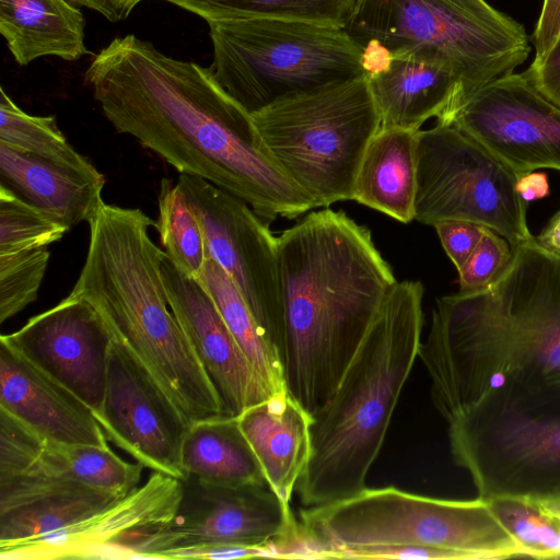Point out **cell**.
Here are the masks:
<instances>
[{"label":"cell","mask_w":560,"mask_h":560,"mask_svg":"<svg viewBox=\"0 0 560 560\" xmlns=\"http://www.w3.org/2000/svg\"><path fill=\"white\" fill-rule=\"evenodd\" d=\"M37 467L50 479L124 497L138 487L143 466L121 459L109 446L45 441L37 456Z\"/></svg>","instance_id":"cell-26"},{"label":"cell","mask_w":560,"mask_h":560,"mask_svg":"<svg viewBox=\"0 0 560 560\" xmlns=\"http://www.w3.org/2000/svg\"><path fill=\"white\" fill-rule=\"evenodd\" d=\"M393 60L392 52L375 39H371L362 46L361 65L368 77L386 71Z\"/></svg>","instance_id":"cell-40"},{"label":"cell","mask_w":560,"mask_h":560,"mask_svg":"<svg viewBox=\"0 0 560 560\" xmlns=\"http://www.w3.org/2000/svg\"><path fill=\"white\" fill-rule=\"evenodd\" d=\"M0 144L80 170L95 167L67 141L58 128L55 116H34L25 113L3 88L0 90Z\"/></svg>","instance_id":"cell-30"},{"label":"cell","mask_w":560,"mask_h":560,"mask_svg":"<svg viewBox=\"0 0 560 560\" xmlns=\"http://www.w3.org/2000/svg\"><path fill=\"white\" fill-rule=\"evenodd\" d=\"M268 150L318 207L352 200L364 151L381 128L366 73L252 114Z\"/></svg>","instance_id":"cell-10"},{"label":"cell","mask_w":560,"mask_h":560,"mask_svg":"<svg viewBox=\"0 0 560 560\" xmlns=\"http://www.w3.org/2000/svg\"><path fill=\"white\" fill-rule=\"evenodd\" d=\"M89 225L86 258L70 294L93 305L189 423L225 416L170 306L163 250L149 234L155 222L138 208L104 202Z\"/></svg>","instance_id":"cell-4"},{"label":"cell","mask_w":560,"mask_h":560,"mask_svg":"<svg viewBox=\"0 0 560 560\" xmlns=\"http://www.w3.org/2000/svg\"><path fill=\"white\" fill-rule=\"evenodd\" d=\"M277 241L283 377L313 415L334 394L397 281L371 231L341 210L310 212Z\"/></svg>","instance_id":"cell-2"},{"label":"cell","mask_w":560,"mask_h":560,"mask_svg":"<svg viewBox=\"0 0 560 560\" xmlns=\"http://www.w3.org/2000/svg\"><path fill=\"white\" fill-rule=\"evenodd\" d=\"M444 125L464 131L517 178L540 168L560 171V106L525 72L481 88Z\"/></svg>","instance_id":"cell-14"},{"label":"cell","mask_w":560,"mask_h":560,"mask_svg":"<svg viewBox=\"0 0 560 560\" xmlns=\"http://www.w3.org/2000/svg\"><path fill=\"white\" fill-rule=\"evenodd\" d=\"M423 294L420 281L395 283L334 394L312 415L311 456L296 485L305 508L348 499L366 487L418 358Z\"/></svg>","instance_id":"cell-5"},{"label":"cell","mask_w":560,"mask_h":560,"mask_svg":"<svg viewBox=\"0 0 560 560\" xmlns=\"http://www.w3.org/2000/svg\"><path fill=\"white\" fill-rule=\"evenodd\" d=\"M535 241L547 252L560 257V208L535 236Z\"/></svg>","instance_id":"cell-43"},{"label":"cell","mask_w":560,"mask_h":560,"mask_svg":"<svg viewBox=\"0 0 560 560\" xmlns=\"http://www.w3.org/2000/svg\"><path fill=\"white\" fill-rule=\"evenodd\" d=\"M85 21L68 0H0V32L19 66L54 56L75 61L91 55Z\"/></svg>","instance_id":"cell-23"},{"label":"cell","mask_w":560,"mask_h":560,"mask_svg":"<svg viewBox=\"0 0 560 560\" xmlns=\"http://www.w3.org/2000/svg\"><path fill=\"white\" fill-rule=\"evenodd\" d=\"M68 231L45 212L0 188V254L46 247Z\"/></svg>","instance_id":"cell-32"},{"label":"cell","mask_w":560,"mask_h":560,"mask_svg":"<svg viewBox=\"0 0 560 560\" xmlns=\"http://www.w3.org/2000/svg\"><path fill=\"white\" fill-rule=\"evenodd\" d=\"M418 131L380 128L360 162L352 200L401 223L415 220Z\"/></svg>","instance_id":"cell-24"},{"label":"cell","mask_w":560,"mask_h":560,"mask_svg":"<svg viewBox=\"0 0 560 560\" xmlns=\"http://www.w3.org/2000/svg\"><path fill=\"white\" fill-rule=\"evenodd\" d=\"M0 409L39 436L68 445L107 447L93 411L0 339Z\"/></svg>","instance_id":"cell-19"},{"label":"cell","mask_w":560,"mask_h":560,"mask_svg":"<svg viewBox=\"0 0 560 560\" xmlns=\"http://www.w3.org/2000/svg\"><path fill=\"white\" fill-rule=\"evenodd\" d=\"M244 18H276L343 27L354 0H236Z\"/></svg>","instance_id":"cell-34"},{"label":"cell","mask_w":560,"mask_h":560,"mask_svg":"<svg viewBox=\"0 0 560 560\" xmlns=\"http://www.w3.org/2000/svg\"><path fill=\"white\" fill-rule=\"evenodd\" d=\"M512 257L510 242L486 228L481 240L458 270L460 293H471L489 287L506 268Z\"/></svg>","instance_id":"cell-35"},{"label":"cell","mask_w":560,"mask_h":560,"mask_svg":"<svg viewBox=\"0 0 560 560\" xmlns=\"http://www.w3.org/2000/svg\"><path fill=\"white\" fill-rule=\"evenodd\" d=\"M381 128L420 130L429 118L444 122L459 97V80L453 65L441 56L407 55L390 67L368 77Z\"/></svg>","instance_id":"cell-20"},{"label":"cell","mask_w":560,"mask_h":560,"mask_svg":"<svg viewBox=\"0 0 560 560\" xmlns=\"http://www.w3.org/2000/svg\"><path fill=\"white\" fill-rule=\"evenodd\" d=\"M515 188L527 203L542 199L550 192L548 175L545 172H529L517 178Z\"/></svg>","instance_id":"cell-41"},{"label":"cell","mask_w":560,"mask_h":560,"mask_svg":"<svg viewBox=\"0 0 560 560\" xmlns=\"http://www.w3.org/2000/svg\"><path fill=\"white\" fill-rule=\"evenodd\" d=\"M161 272L170 306L215 388L224 415L236 418L272 396L203 285L177 268L165 252Z\"/></svg>","instance_id":"cell-18"},{"label":"cell","mask_w":560,"mask_h":560,"mask_svg":"<svg viewBox=\"0 0 560 560\" xmlns=\"http://www.w3.org/2000/svg\"><path fill=\"white\" fill-rule=\"evenodd\" d=\"M539 503L560 524V499L548 501V502H539Z\"/></svg>","instance_id":"cell-44"},{"label":"cell","mask_w":560,"mask_h":560,"mask_svg":"<svg viewBox=\"0 0 560 560\" xmlns=\"http://www.w3.org/2000/svg\"><path fill=\"white\" fill-rule=\"evenodd\" d=\"M173 518L149 534L133 559H168L199 546L267 547L298 521L268 485H214L184 479Z\"/></svg>","instance_id":"cell-13"},{"label":"cell","mask_w":560,"mask_h":560,"mask_svg":"<svg viewBox=\"0 0 560 560\" xmlns=\"http://www.w3.org/2000/svg\"><path fill=\"white\" fill-rule=\"evenodd\" d=\"M49 255L46 247L0 254V323L37 299Z\"/></svg>","instance_id":"cell-33"},{"label":"cell","mask_w":560,"mask_h":560,"mask_svg":"<svg viewBox=\"0 0 560 560\" xmlns=\"http://www.w3.org/2000/svg\"><path fill=\"white\" fill-rule=\"evenodd\" d=\"M93 413L107 440L143 467L184 479L180 453L190 423L144 365L114 337L103 401Z\"/></svg>","instance_id":"cell-15"},{"label":"cell","mask_w":560,"mask_h":560,"mask_svg":"<svg viewBox=\"0 0 560 560\" xmlns=\"http://www.w3.org/2000/svg\"><path fill=\"white\" fill-rule=\"evenodd\" d=\"M180 464L184 479L214 485H267L237 417L221 416L190 423L182 445Z\"/></svg>","instance_id":"cell-25"},{"label":"cell","mask_w":560,"mask_h":560,"mask_svg":"<svg viewBox=\"0 0 560 560\" xmlns=\"http://www.w3.org/2000/svg\"><path fill=\"white\" fill-rule=\"evenodd\" d=\"M105 177L0 144V188L45 212L69 230L90 222L101 206Z\"/></svg>","instance_id":"cell-21"},{"label":"cell","mask_w":560,"mask_h":560,"mask_svg":"<svg viewBox=\"0 0 560 560\" xmlns=\"http://www.w3.org/2000/svg\"><path fill=\"white\" fill-rule=\"evenodd\" d=\"M487 500L523 548L525 558L560 559V524L539 502L516 497Z\"/></svg>","instance_id":"cell-31"},{"label":"cell","mask_w":560,"mask_h":560,"mask_svg":"<svg viewBox=\"0 0 560 560\" xmlns=\"http://www.w3.org/2000/svg\"><path fill=\"white\" fill-rule=\"evenodd\" d=\"M183 482L153 471L149 479L109 505L48 535L0 548L10 560L133 559L136 547L168 523Z\"/></svg>","instance_id":"cell-16"},{"label":"cell","mask_w":560,"mask_h":560,"mask_svg":"<svg viewBox=\"0 0 560 560\" xmlns=\"http://www.w3.org/2000/svg\"><path fill=\"white\" fill-rule=\"evenodd\" d=\"M343 28L361 48L375 39L394 58H446L460 91L443 124L471 94L512 74L530 52L524 26L486 0H354Z\"/></svg>","instance_id":"cell-7"},{"label":"cell","mask_w":560,"mask_h":560,"mask_svg":"<svg viewBox=\"0 0 560 560\" xmlns=\"http://www.w3.org/2000/svg\"><path fill=\"white\" fill-rule=\"evenodd\" d=\"M270 558L267 547L199 546L174 551L168 559L234 560Z\"/></svg>","instance_id":"cell-38"},{"label":"cell","mask_w":560,"mask_h":560,"mask_svg":"<svg viewBox=\"0 0 560 560\" xmlns=\"http://www.w3.org/2000/svg\"><path fill=\"white\" fill-rule=\"evenodd\" d=\"M143 0H127L130 11L133 10V8Z\"/></svg>","instance_id":"cell-45"},{"label":"cell","mask_w":560,"mask_h":560,"mask_svg":"<svg viewBox=\"0 0 560 560\" xmlns=\"http://www.w3.org/2000/svg\"><path fill=\"white\" fill-rule=\"evenodd\" d=\"M237 420L268 487L289 503L311 456L312 415L283 390L248 407Z\"/></svg>","instance_id":"cell-22"},{"label":"cell","mask_w":560,"mask_h":560,"mask_svg":"<svg viewBox=\"0 0 560 560\" xmlns=\"http://www.w3.org/2000/svg\"><path fill=\"white\" fill-rule=\"evenodd\" d=\"M560 35V0H542L533 34L535 58L542 57Z\"/></svg>","instance_id":"cell-39"},{"label":"cell","mask_w":560,"mask_h":560,"mask_svg":"<svg viewBox=\"0 0 560 560\" xmlns=\"http://www.w3.org/2000/svg\"><path fill=\"white\" fill-rule=\"evenodd\" d=\"M207 23L214 77L250 114L365 73L362 48L343 27L276 18Z\"/></svg>","instance_id":"cell-9"},{"label":"cell","mask_w":560,"mask_h":560,"mask_svg":"<svg viewBox=\"0 0 560 560\" xmlns=\"http://www.w3.org/2000/svg\"><path fill=\"white\" fill-rule=\"evenodd\" d=\"M418 358L447 423L509 382L560 378V257L514 245L489 287L438 299Z\"/></svg>","instance_id":"cell-3"},{"label":"cell","mask_w":560,"mask_h":560,"mask_svg":"<svg viewBox=\"0 0 560 560\" xmlns=\"http://www.w3.org/2000/svg\"><path fill=\"white\" fill-rule=\"evenodd\" d=\"M0 339L70 390L93 412L100 409L113 336L88 301L69 294Z\"/></svg>","instance_id":"cell-17"},{"label":"cell","mask_w":560,"mask_h":560,"mask_svg":"<svg viewBox=\"0 0 560 560\" xmlns=\"http://www.w3.org/2000/svg\"><path fill=\"white\" fill-rule=\"evenodd\" d=\"M537 90L560 106V35L540 58L524 71Z\"/></svg>","instance_id":"cell-37"},{"label":"cell","mask_w":560,"mask_h":560,"mask_svg":"<svg viewBox=\"0 0 560 560\" xmlns=\"http://www.w3.org/2000/svg\"><path fill=\"white\" fill-rule=\"evenodd\" d=\"M104 116L179 174L245 201L267 224L317 208L277 163L252 114L210 68L168 57L132 34L114 38L84 73Z\"/></svg>","instance_id":"cell-1"},{"label":"cell","mask_w":560,"mask_h":560,"mask_svg":"<svg viewBox=\"0 0 560 560\" xmlns=\"http://www.w3.org/2000/svg\"><path fill=\"white\" fill-rule=\"evenodd\" d=\"M454 463L483 499H560V378L509 382L448 422Z\"/></svg>","instance_id":"cell-6"},{"label":"cell","mask_w":560,"mask_h":560,"mask_svg":"<svg viewBox=\"0 0 560 560\" xmlns=\"http://www.w3.org/2000/svg\"><path fill=\"white\" fill-rule=\"evenodd\" d=\"M177 183L201 222L210 257L278 349L282 308L277 237L242 199L198 176L179 174Z\"/></svg>","instance_id":"cell-12"},{"label":"cell","mask_w":560,"mask_h":560,"mask_svg":"<svg viewBox=\"0 0 560 560\" xmlns=\"http://www.w3.org/2000/svg\"><path fill=\"white\" fill-rule=\"evenodd\" d=\"M197 280L213 299L229 329L271 395L287 390L278 349L265 335L222 267L209 257Z\"/></svg>","instance_id":"cell-27"},{"label":"cell","mask_w":560,"mask_h":560,"mask_svg":"<svg viewBox=\"0 0 560 560\" xmlns=\"http://www.w3.org/2000/svg\"><path fill=\"white\" fill-rule=\"evenodd\" d=\"M119 498L92 488H79L49 493L0 512V548L72 525Z\"/></svg>","instance_id":"cell-28"},{"label":"cell","mask_w":560,"mask_h":560,"mask_svg":"<svg viewBox=\"0 0 560 560\" xmlns=\"http://www.w3.org/2000/svg\"><path fill=\"white\" fill-rule=\"evenodd\" d=\"M154 226L170 259L198 279L210 257L203 228L183 187L168 178L161 180Z\"/></svg>","instance_id":"cell-29"},{"label":"cell","mask_w":560,"mask_h":560,"mask_svg":"<svg viewBox=\"0 0 560 560\" xmlns=\"http://www.w3.org/2000/svg\"><path fill=\"white\" fill-rule=\"evenodd\" d=\"M327 559L342 549L416 545L452 550L467 560L525 558L487 499H442L394 486L365 487L340 501L300 512Z\"/></svg>","instance_id":"cell-8"},{"label":"cell","mask_w":560,"mask_h":560,"mask_svg":"<svg viewBox=\"0 0 560 560\" xmlns=\"http://www.w3.org/2000/svg\"><path fill=\"white\" fill-rule=\"evenodd\" d=\"M77 7H86L101 13L110 22H118L130 14L127 0H68Z\"/></svg>","instance_id":"cell-42"},{"label":"cell","mask_w":560,"mask_h":560,"mask_svg":"<svg viewBox=\"0 0 560 560\" xmlns=\"http://www.w3.org/2000/svg\"><path fill=\"white\" fill-rule=\"evenodd\" d=\"M417 160L416 221L474 222L511 246L535 241L527 225L528 203L515 188L517 177L464 131L441 124L420 129Z\"/></svg>","instance_id":"cell-11"},{"label":"cell","mask_w":560,"mask_h":560,"mask_svg":"<svg viewBox=\"0 0 560 560\" xmlns=\"http://www.w3.org/2000/svg\"><path fill=\"white\" fill-rule=\"evenodd\" d=\"M433 226L457 271L466 262L486 229L474 222L458 220L441 221Z\"/></svg>","instance_id":"cell-36"}]
</instances>
